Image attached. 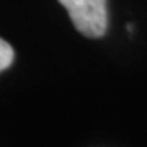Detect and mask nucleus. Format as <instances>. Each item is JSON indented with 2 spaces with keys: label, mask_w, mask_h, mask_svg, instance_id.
I'll list each match as a JSON object with an SVG mask.
<instances>
[{
  "label": "nucleus",
  "mask_w": 147,
  "mask_h": 147,
  "mask_svg": "<svg viewBox=\"0 0 147 147\" xmlns=\"http://www.w3.org/2000/svg\"><path fill=\"white\" fill-rule=\"evenodd\" d=\"M11 62H13V49L7 41L0 39V72L10 67Z\"/></svg>",
  "instance_id": "nucleus-2"
},
{
  "label": "nucleus",
  "mask_w": 147,
  "mask_h": 147,
  "mask_svg": "<svg viewBox=\"0 0 147 147\" xmlns=\"http://www.w3.org/2000/svg\"><path fill=\"white\" fill-rule=\"evenodd\" d=\"M74 26L87 38H100L108 26L106 0H59Z\"/></svg>",
  "instance_id": "nucleus-1"
}]
</instances>
